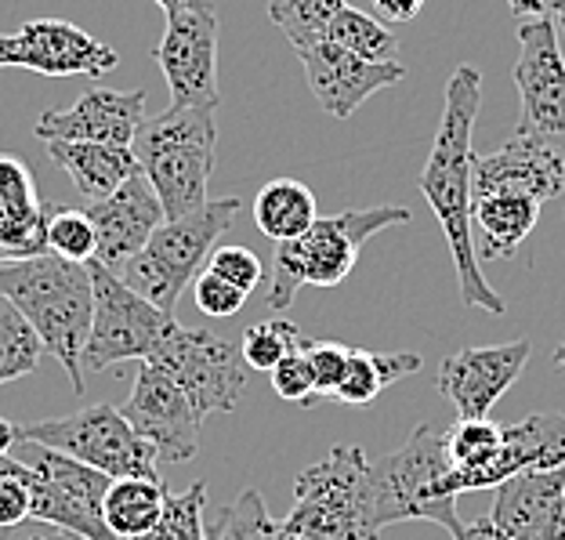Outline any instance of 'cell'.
Here are the masks:
<instances>
[{"label": "cell", "instance_id": "1", "mask_svg": "<svg viewBox=\"0 0 565 540\" xmlns=\"http://www.w3.org/2000/svg\"><path fill=\"white\" fill-rule=\"evenodd\" d=\"M479 106H482V73L475 66H457L446 84V106H443L439 131H435V146L420 167V192L428 200V208L435 211V218H439L449 254H454L460 305L482 308L490 316H504L508 305L486 283L479 251H475V233H471V200H475L471 131H475V117H479Z\"/></svg>", "mask_w": 565, "mask_h": 540}, {"label": "cell", "instance_id": "2", "mask_svg": "<svg viewBox=\"0 0 565 540\" xmlns=\"http://www.w3.org/2000/svg\"><path fill=\"white\" fill-rule=\"evenodd\" d=\"M0 294L30 319L44 349L66 367L73 392L84 395V345L95 316L92 268L58 254L0 262Z\"/></svg>", "mask_w": 565, "mask_h": 540}, {"label": "cell", "instance_id": "3", "mask_svg": "<svg viewBox=\"0 0 565 540\" xmlns=\"http://www.w3.org/2000/svg\"><path fill=\"white\" fill-rule=\"evenodd\" d=\"M138 171L163 203L167 218H182L207 203V182L217 160L214 109H167L146 117L131 141Z\"/></svg>", "mask_w": 565, "mask_h": 540}, {"label": "cell", "instance_id": "4", "mask_svg": "<svg viewBox=\"0 0 565 540\" xmlns=\"http://www.w3.org/2000/svg\"><path fill=\"white\" fill-rule=\"evenodd\" d=\"M406 208H370V211H341L330 218H316L301 236L276 243L273 279H268V313H287L301 287H338L359 262V251L370 236L392 225L409 222Z\"/></svg>", "mask_w": 565, "mask_h": 540}, {"label": "cell", "instance_id": "5", "mask_svg": "<svg viewBox=\"0 0 565 540\" xmlns=\"http://www.w3.org/2000/svg\"><path fill=\"white\" fill-rule=\"evenodd\" d=\"M308 540H381L370 457L359 446H333L294 479V508L282 519Z\"/></svg>", "mask_w": 565, "mask_h": 540}, {"label": "cell", "instance_id": "6", "mask_svg": "<svg viewBox=\"0 0 565 540\" xmlns=\"http://www.w3.org/2000/svg\"><path fill=\"white\" fill-rule=\"evenodd\" d=\"M239 208L243 203L236 197H222L207 200L203 208L182 218H167L157 233L149 236L146 247L120 268V279L146 301L163 308V313H174L178 298L207 268L217 236L233 229Z\"/></svg>", "mask_w": 565, "mask_h": 540}, {"label": "cell", "instance_id": "7", "mask_svg": "<svg viewBox=\"0 0 565 540\" xmlns=\"http://www.w3.org/2000/svg\"><path fill=\"white\" fill-rule=\"evenodd\" d=\"M454 472L446 449V432L435 424H417L409 440L395 454L370 460V483H374V511L377 526L392 522H435L454 533L457 497L446 494V479Z\"/></svg>", "mask_w": 565, "mask_h": 540}, {"label": "cell", "instance_id": "8", "mask_svg": "<svg viewBox=\"0 0 565 540\" xmlns=\"http://www.w3.org/2000/svg\"><path fill=\"white\" fill-rule=\"evenodd\" d=\"M33 454V460H19L8 454H0V475H15L30 486V519H41L70 530L84 540H120L113 537L102 516L109 490V475H102L95 468L81 465L58 449L41 446V443H22Z\"/></svg>", "mask_w": 565, "mask_h": 540}, {"label": "cell", "instance_id": "9", "mask_svg": "<svg viewBox=\"0 0 565 540\" xmlns=\"http://www.w3.org/2000/svg\"><path fill=\"white\" fill-rule=\"evenodd\" d=\"M19 443H41L58 449L81 465L95 468L109 479L141 475V479H160V454L149 440H141L135 424L124 417L120 406L95 403L76 410L70 417H51L19 424Z\"/></svg>", "mask_w": 565, "mask_h": 540}, {"label": "cell", "instance_id": "10", "mask_svg": "<svg viewBox=\"0 0 565 540\" xmlns=\"http://www.w3.org/2000/svg\"><path fill=\"white\" fill-rule=\"evenodd\" d=\"M146 363L160 367L189 395L200 417L233 414L247 384V363L236 341L203 327H182L178 319Z\"/></svg>", "mask_w": 565, "mask_h": 540}, {"label": "cell", "instance_id": "11", "mask_svg": "<svg viewBox=\"0 0 565 540\" xmlns=\"http://www.w3.org/2000/svg\"><path fill=\"white\" fill-rule=\"evenodd\" d=\"M95 283V316L92 333L84 345V370H102L127 363V359H149L163 341V333L174 327V313H163L141 294H135L120 273H113L102 262H87Z\"/></svg>", "mask_w": 565, "mask_h": 540}, {"label": "cell", "instance_id": "12", "mask_svg": "<svg viewBox=\"0 0 565 540\" xmlns=\"http://www.w3.org/2000/svg\"><path fill=\"white\" fill-rule=\"evenodd\" d=\"M511 81L522 102L515 131L565 157V55L551 15L519 25V55L511 66Z\"/></svg>", "mask_w": 565, "mask_h": 540}, {"label": "cell", "instance_id": "13", "mask_svg": "<svg viewBox=\"0 0 565 540\" xmlns=\"http://www.w3.org/2000/svg\"><path fill=\"white\" fill-rule=\"evenodd\" d=\"M167 92L174 109H217V8L214 0L196 8H178L167 15L163 41L157 47Z\"/></svg>", "mask_w": 565, "mask_h": 540}, {"label": "cell", "instance_id": "14", "mask_svg": "<svg viewBox=\"0 0 565 540\" xmlns=\"http://www.w3.org/2000/svg\"><path fill=\"white\" fill-rule=\"evenodd\" d=\"M120 410H124V417L135 424V432L141 440H149L157 446L160 460H167V465H185V460L196 457L203 417L196 414V406L189 403V395L178 389L160 367L141 359L135 389Z\"/></svg>", "mask_w": 565, "mask_h": 540}, {"label": "cell", "instance_id": "15", "mask_svg": "<svg viewBox=\"0 0 565 540\" xmlns=\"http://www.w3.org/2000/svg\"><path fill=\"white\" fill-rule=\"evenodd\" d=\"M298 59L305 66L308 92L333 120H349L363 102H370V95L399 84L406 76L403 62H370L330 41L298 47Z\"/></svg>", "mask_w": 565, "mask_h": 540}, {"label": "cell", "instance_id": "16", "mask_svg": "<svg viewBox=\"0 0 565 540\" xmlns=\"http://www.w3.org/2000/svg\"><path fill=\"white\" fill-rule=\"evenodd\" d=\"M530 356V338L490 345V349H460L443 359L435 389L460 417H490L500 395L519 381Z\"/></svg>", "mask_w": 565, "mask_h": 540}, {"label": "cell", "instance_id": "17", "mask_svg": "<svg viewBox=\"0 0 565 540\" xmlns=\"http://www.w3.org/2000/svg\"><path fill=\"white\" fill-rule=\"evenodd\" d=\"M490 519L508 540H565V465L504 479L493 494Z\"/></svg>", "mask_w": 565, "mask_h": 540}, {"label": "cell", "instance_id": "18", "mask_svg": "<svg viewBox=\"0 0 565 540\" xmlns=\"http://www.w3.org/2000/svg\"><path fill=\"white\" fill-rule=\"evenodd\" d=\"M87 218H92L95 236H98L95 262L113 268V273H120V268L146 247L149 236L167 222L163 203L141 171L127 178L113 197L87 203Z\"/></svg>", "mask_w": 565, "mask_h": 540}, {"label": "cell", "instance_id": "19", "mask_svg": "<svg viewBox=\"0 0 565 540\" xmlns=\"http://www.w3.org/2000/svg\"><path fill=\"white\" fill-rule=\"evenodd\" d=\"M558 465H565V414H530L519 424H504V446L490 465L475 472H449L446 494L460 497L471 490H497L519 472Z\"/></svg>", "mask_w": 565, "mask_h": 540}, {"label": "cell", "instance_id": "20", "mask_svg": "<svg viewBox=\"0 0 565 540\" xmlns=\"http://www.w3.org/2000/svg\"><path fill=\"white\" fill-rule=\"evenodd\" d=\"M141 120H146V92H113L92 87L70 109H44L36 120V138L51 141H106V146H131Z\"/></svg>", "mask_w": 565, "mask_h": 540}, {"label": "cell", "instance_id": "21", "mask_svg": "<svg viewBox=\"0 0 565 540\" xmlns=\"http://www.w3.org/2000/svg\"><path fill=\"white\" fill-rule=\"evenodd\" d=\"M19 66L44 76H92L102 81L109 70H117L120 55L109 44H102L81 25L66 19H33L15 33Z\"/></svg>", "mask_w": 565, "mask_h": 540}, {"label": "cell", "instance_id": "22", "mask_svg": "<svg viewBox=\"0 0 565 540\" xmlns=\"http://www.w3.org/2000/svg\"><path fill=\"white\" fill-rule=\"evenodd\" d=\"M565 189V157L541 146L536 138L515 131V138L493 157H475L471 197H490V192H525L541 203L562 197Z\"/></svg>", "mask_w": 565, "mask_h": 540}, {"label": "cell", "instance_id": "23", "mask_svg": "<svg viewBox=\"0 0 565 540\" xmlns=\"http://www.w3.org/2000/svg\"><path fill=\"white\" fill-rule=\"evenodd\" d=\"M544 203L525 192H490L471 200V233L479 262L511 258L541 222Z\"/></svg>", "mask_w": 565, "mask_h": 540}, {"label": "cell", "instance_id": "24", "mask_svg": "<svg viewBox=\"0 0 565 540\" xmlns=\"http://www.w3.org/2000/svg\"><path fill=\"white\" fill-rule=\"evenodd\" d=\"M47 157L55 167L70 174L76 192L87 200L113 197L127 178L138 174V160L131 146H106V141H44Z\"/></svg>", "mask_w": 565, "mask_h": 540}, {"label": "cell", "instance_id": "25", "mask_svg": "<svg viewBox=\"0 0 565 540\" xmlns=\"http://www.w3.org/2000/svg\"><path fill=\"white\" fill-rule=\"evenodd\" d=\"M420 356L414 352H366V349H349V370L344 381L333 392V403L344 406H370L388 384L414 378L420 370Z\"/></svg>", "mask_w": 565, "mask_h": 540}, {"label": "cell", "instance_id": "26", "mask_svg": "<svg viewBox=\"0 0 565 540\" xmlns=\"http://www.w3.org/2000/svg\"><path fill=\"white\" fill-rule=\"evenodd\" d=\"M163 497L167 490L160 479H141V475H124V479H113L106 490V505H102V516L113 537L120 540H138L146 537L152 526L163 516Z\"/></svg>", "mask_w": 565, "mask_h": 540}, {"label": "cell", "instance_id": "27", "mask_svg": "<svg viewBox=\"0 0 565 540\" xmlns=\"http://www.w3.org/2000/svg\"><path fill=\"white\" fill-rule=\"evenodd\" d=\"M316 197L312 189L298 178H273L254 197V225L262 229L268 240H294L301 236L308 225L316 222Z\"/></svg>", "mask_w": 565, "mask_h": 540}, {"label": "cell", "instance_id": "28", "mask_svg": "<svg viewBox=\"0 0 565 540\" xmlns=\"http://www.w3.org/2000/svg\"><path fill=\"white\" fill-rule=\"evenodd\" d=\"M323 41L341 44L344 51H355L359 59H370V62H399V41H395V33L388 25L349 4L333 15Z\"/></svg>", "mask_w": 565, "mask_h": 540}, {"label": "cell", "instance_id": "29", "mask_svg": "<svg viewBox=\"0 0 565 540\" xmlns=\"http://www.w3.org/2000/svg\"><path fill=\"white\" fill-rule=\"evenodd\" d=\"M44 352V341L36 338L30 319L0 294V384L30 378L41 367Z\"/></svg>", "mask_w": 565, "mask_h": 540}, {"label": "cell", "instance_id": "30", "mask_svg": "<svg viewBox=\"0 0 565 540\" xmlns=\"http://www.w3.org/2000/svg\"><path fill=\"white\" fill-rule=\"evenodd\" d=\"M344 8V0H268V19H273L282 36L298 47H308L327 36V25Z\"/></svg>", "mask_w": 565, "mask_h": 540}, {"label": "cell", "instance_id": "31", "mask_svg": "<svg viewBox=\"0 0 565 540\" xmlns=\"http://www.w3.org/2000/svg\"><path fill=\"white\" fill-rule=\"evenodd\" d=\"M504 446V424L490 417H460V424L446 432V449L454 472H475L500 454Z\"/></svg>", "mask_w": 565, "mask_h": 540}, {"label": "cell", "instance_id": "32", "mask_svg": "<svg viewBox=\"0 0 565 540\" xmlns=\"http://www.w3.org/2000/svg\"><path fill=\"white\" fill-rule=\"evenodd\" d=\"M203 508H207V483L196 479L185 494H167L163 497L160 522L138 540H207Z\"/></svg>", "mask_w": 565, "mask_h": 540}, {"label": "cell", "instance_id": "33", "mask_svg": "<svg viewBox=\"0 0 565 540\" xmlns=\"http://www.w3.org/2000/svg\"><path fill=\"white\" fill-rule=\"evenodd\" d=\"M298 345H301L298 327H294L290 319L273 316V319H265V324H254L243 330L239 356H243V363L250 370H258V374H273L279 359L290 349H298Z\"/></svg>", "mask_w": 565, "mask_h": 540}, {"label": "cell", "instance_id": "34", "mask_svg": "<svg viewBox=\"0 0 565 540\" xmlns=\"http://www.w3.org/2000/svg\"><path fill=\"white\" fill-rule=\"evenodd\" d=\"M47 251L66 262H95L98 236L87 211L81 208H51L47 211Z\"/></svg>", "mask_w": 565, "mask_h": 540}, {"label": "cell", "instance_id": "35", "mask_svg": "<svg viewBox=\"0 0 565 540\" xmlns=\"http://www.w3.org/2000/svg\"><path fill=\"white\" fill-rule=\"evenodd\" d=\"M276 526L279 522L268 516L265 497L258 490H243L207 530V540H273Z\"/></svg>", "mask_w": 565, "mask_h": 540}, {"label": "cell", "instance_id": "36", "mask_svg": "<svg viewBox=\"0 0 565 540\" xmlns=\"http://www.w3.org/2000/svg\"><path fill=\"white\" fill-rule=\"evenodd\" d=\"M47 254V208L33 214L0 208V262Z\"/></svg>", "mask_w": 565, "mask_h": 540}, {"label": "cell", "instance_id": "37", "mask_svg": "<svg viewBox=\"0 0 565 540\" xmlns=\"http://www.w3.org/2000/svg\"><path fill=\"white\" fill-rule=\"evenodd\" d=\"M268 378H273V389H276L279 400L298 403V406H316L319 403L316 378H312V363H308L305 341L298 345V349H290L287 356H282Z\"/></svg>", "mask_w": 565, "mask_h": 540}, {"label": "cell", "instance_id": "38", "mask_svg": "<svg viewBox=\"0 0 565 540\" xmlns=\"http://www.w3.org/2000/svg\"><path fill=\"white\" fill-rule=\"evenodd\" d=\"M0 208L19 211V214L44 211L41 192H36V182H33V171L25 167V160L11 157V152H0Z\"/></svg>", "mask_w": 565, "mask_h": 540}, {"label": "cell", "instance_id": "39", "mask_svg": "<svg viewBox=\"0 0 565 540\" xmlns=\"http://www.w3.org/2000/svg\"><path fill=\"white\" fill-rule=\"evenodd\" d=\"M207 268L214 276L228 279L233 287H239L243 294H254V287L265 279V265L254 251L239 247V243H228V247H214L211 258H207Z\"/></svg>", "mask_w": 565, "mask_h": 540}, {"label": "cell", "instance_id": "40", "mask_svg": "<svg viewBox=\"0 0 565 540\" xmlns=\"http://www.w3.org/2000/svg\"><path fill=\"white\" fill-rule=\"evenodd\" d=\"M305 352H308V363H312L316 395L319 400H333L338 384L344 381V370H349V345L312 341V345H305Z\"/></svg>", "mask_w": 565, "mask_h": 540}, {"label": "cell", "instance_id": "41", "mask_svg": "<svg viewBox=\"0 0 565 540\" xmlns=\"http://www.w3.org/2000/svg\"><path fill=\"white\" fill-rule=\"evenodd\" d=\"M192 294H196V305H200V313H207V316H236L243 301H247V294H243L239 287H233L228 279L222 276H214L211 268H203V273L192 279Z\"/></svg>", "mask_w": 565, "mask_h": 540}, {"label": "cell", "instance_id": "42", "mask_svg": "<svg viewBox=\"0 0 565 540\" xmlns=\"http://www.w3.org/2000/svg\"><path fill=\"white\" fill-rule=\"evenodd\" d=\"M30 519V486L15 475H0V530Z\"/></svg>", "mask_w": 565, "mask_h": 540}, {"label": "cell", "instance_id": "43", "mask_svg": "<svg viewBox=\"0 0 565 540\" xmlns=\"http://www.w3.org/2000/svg\"><path fill=\"white\" fill-rule=\"evenodd\" d=\"M0 540H84V537L58 530V526L41 522V519H25L19 526H4V530H0Z\"/></svg>", "mask_w": 565, "mask_h": 540}, {"label": "cell", "instance_id": "44", "mask_svg": "<svg viewBox=\"0 0 565 540\" xmlns=\"http://www.w3.org/2000/svg\"><path fill=\"white\" fill-rule=\"evenodd\" d=\"M374 8L384 22H409L420 15L424 0H374Z\"/></svg>", "mask_w": 565, "mask_h": 540}, {"label": "cell", "instance_id": "45", "mask_svg": "<svg viewBox=\"0 0 565 540\" xmlns=\"http://www.w3.org/2000/svg\"><path fill=\"white\" fill-rule=\"evenodd\" d=\"M449 537H454V540H508V537L493 526L490 516H482V519H475V522H460Z\"/></svg>", "mask_w": 565, "mask_h": 540}, {"label": "cell", "instance_id": "46", "mask_svg": "<svg viewBox=\"0 0 565 540\" xmlns=\"http://www.w3.org/2000/svg\"><path fill=\"white\" fill-rule=\"evenodd\" d=\"M558 0H508L511 15L515 19H547L555 11Z\"/></svg>", "mask_w": 565, "mask_h": 540}, {"label": "cell", "instance_id": "47", "mask_svg": "<svg viewBox=\"0 0 565 540\" xmlns=\"http://www.w3.org/2000/svg\"><path fill=\"white\" fill-rule=\"evenodd\" d=\"M4 66H19V44H15V36L0 33V70Z\"/></svg>", "mask_w": 565, "mask_h": 540}, {"label": "cell", "instance_id": "48", "mask_svg": "<svg viewBox=\"0 0 565 540\" xmlns=\"http://www.w3.org/2000/svg\"><path fill=\"white\" fill-rule=\"evenodd\" d=\"M19 443V424H11V421H4L0 417V454H8L11 446Z\"/></svg>", "mask_w": 565, "mask_h": 540}, {"label": "cell", "instance_id": "49", "mask_svg": "<svg viewBox=\"0 0 565 540\" xmlns=\"http://www.w3.org/2000/svg\"><path fill=\"white\" fill-rule=\"evenodd\" d=\"M157 4L171 15V11H178V8H196V4H207V0H157Z\"/></svg>", "mask_w": 565, "mask_h": 540}, {"label": "cell", "instance_id": "50", "mask_svg": "<svg viewBox=\"0 0 565 540\" xmlns=\"http://www.w3.org/2000/svg\"><path fill=\"white\" fill-rule=\"evenodd\" d=\"M551 19H555L558 33L565 36V0H558V4H555V11H551Z\"/></svg>", "mask_w": 565, "mask_h": 540}, {"label": "cell", "instance_id": "51", "mask_svg": "<svg viewBox=\"0 0 565 540\" xmlns=\"http://www.w3.org/2000/svg\"><path fill=\"white\" fill-rule=\"evenodd\" d=\"M273 540H308V537H301V533H290L287 526L279 522V526H276V533H273Z\"/></svg>", "mask_w": 565, "mask_h": 540}, {"label": "cell", "instance_id": "52", "mask_svg": "<svg viewBox=\"0 0 565 540\" xmlns=\"http://www.w3.org/2000/svg\"><path fill=\"white\" fill-rule=\"evenodd\" d=\"M555 363H558V367L565 370V341H562L558 349H555Z\"/></svg>", "mask_w": 565, "mask_h": 540}]
</instances>
